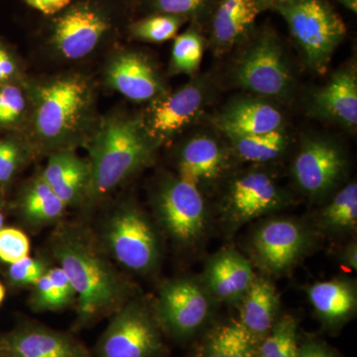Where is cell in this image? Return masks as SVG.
Returning <instances> with one entry per match:
<instances>
[{"label":"cell","instance_id":"39","mask_svg":"<svg viewBox=\"0 0 357 357\" xmlns=\"http://www.w3.org/2000/svg\"><path fill=\"white\" fill-rule=\"evenodd\" d=\"M30 6L40 13L51 15L63 10L72 0H25Z\"/></svg>","mask_w":357,"mask_h":357},{"label":"cell","instance_id":"10","mask_svg":"<svg viewBox=\"0 0 357 357\" xmlns=\"http://www.w3.org/2000/svg\"><path fill=\"white\" fill-rule=\"evenodd\" d=\"M0 357H95L73 333L22 319L0 332Z\"/></svg>","mask_w":357,"mask_h":357},{"label":"cell","instance_id":"3","mask_svg":"<svg viewBox=\"0 0 357 357\" xmlns=\"http://www.w3.org/2000/svg\"><path fill=\"white\" fill-rule=\"evenodd\" d=\"M100 243L114 261L136 274H149L158 266L161 245L156 229L144 211L121 204L103 222Z\"/></svg>","mask_w":357,"mask_h":357},{"label":"cell","instance_id":"24","mask_svg":"<svg viewBox=\"0 0 357 357\" xmlns=\"http://www.w3.org/2000/svg\"><path fill=\"white\" fill-rule=\"evenodd\" d=\"M66 206L42 176L35 178L21 195L18 208L25 225L33 229L59 222Z\"/></svg>","mask_w":357,"mask_h":357},{"label":"cell","instance_id":"44","mask_svg":"<svg viewBox=\"0 0 357 357\" xmlns=\"http://www.w3.org/2000/svg\"><path fill=\"white\" fill-rule=\"evenodd\" d=\"M4 297H6V288L2 285L1 282H0V305L3 302Z\"/></svg>","mask_w":357,"mask_h":357},{"label":"cell","instance_id":"42","mask_svg":"<svg viewBox=\"0 0 357 357\" xmlns=\"http://www.w3.org/2000/svg\"><path fill=\"white\" fill-rule=\"evenodd\" d=\"M293 1H297V0H260V3H261L263 10H264L266 8L273 9L275 6Z\"/></svg>","mask_w":357,"mask_h":357},{"label":"cell","instance_id":"25","mask_svg":"<svg viewBox=\"0 0 357 357\" xmlns=\"http://www.w3.org/2000/svg\"><path fill=\"white\" fill-rule=\"evenodd\" d=\"M307 295L317 314L330 324L344 321L356 310V288L349 281L319 282L309 289Z\"/></svg>","mask_w":357,"mask_h":357},{"label":"cell","instance_id":"34","mask_svg":"<svg viewBox=\"0 0 357 357\" xmlns=\"http://www.w3.org/2000/svg\"><path fill=\"white\" fill-rule=\"evenodd\" d=\"M26 107L24 93L15 84L0 86V128H10L22 119Z\"/></svg>","mask_w":357,"mask_h":357},{"label":"cell","instance_id":"6","mask_svg":"<svg viewBox=\"0 0 357 357\" xmlns=\"http://www.w3.org/2000/svg\"><path fill=\"white\" fill-rule=\"evenodd\" d=\"M234 79L241 88L257 95L285 98L292 88V76L278 36L264 28L250 42L236 62Z\"/></svg>","mask_w":357,"mask_h":357},{"label":"cell","instance_id":"18","mask_svg":"<svg viewBox=\"0 0 357 357\" xmlns=\"http://www.w3.org/2000/svg\"><path fill=\"white\" fill-rule=\"evenodd\" d=\"M110 86L133 102H146L162 91L159 77L146 59L128 52L117 56L107 70Z\"/></svg>","mask_w":357,"mask_h":357},{"label":"cell","instance_id":"11","mask_svg":"<svg viewBox=\"0 0 357 357\" xmlns=\"http://www.w3.org/2000/svg\"><path fill=\"white\" fill-rule=\"evenodd\" d=\"M309 243V234L300 222L272 218L255 230L251 248L260 266L270 273L282 274L300 261Z\"/></svg>","mask_w":357,"mask_h":357},{"label":"cell","instance_id":"20","mask_svg":"<svg viewBox=\"0 0 357 357\" xmlns=\"http://www.w3.org/2000/svg\"><path fill=\"white\" fill-rule=\"evenodd\" d=\"M263 10L260 0H220L211 16V40L218 50H229L245 38Z\"/></svg>","mask_w":357,"mask_h":357},{"label":"cell","instance_id":"27","mask_svg":"<svg viewBox=\"0 0 357 357\" xmlns=\"http://www.w3.org/2000/svg\"><path fill=\"white\" fill-rule=\"evenodd\" d=\"M229 139L237 155L251 163L273 161L285 151L288 142L282 129L256 135L230 136Z\"/></svg>","mask_w":357,"mask_h":357},{"label":"cell","instance_id":"23","mask_svg":"<svg viewBox=\"0 0 357 357\" xmlns=\"http://www.w3.org/2000/svg\"><path fill=\"white\" fill-rule=\"evenodd\" d=\"M225 167V153L218 141L208 136H197L181 152L178 178L199 188L217 180Z\"/></svg>","mask_w":357,"mask_h":357},{"label":"cell","instance_id":"1","mask_svg":"<svg viewBox=\"0 0 357 357\" xmlns=\"http://www.w3.org/2000/svg\"><path fill=\"white\" fill-rule=\"evenodd\" d=\"M50 251L77 294L75 331L112 317L132 299L133 284L114 266L100 239L79 223H60Z\"/></svg>","mask_w":357,"mask_h":357},{"label":"cell","instance_id":"9","mask_svg":"<svg viewBox=\"0 0 357 357\" xmlns=\"http://www.w3.org/2000/svg\"><path fill=\"white\" fill-rule=\"evenodd\" d=\"M210 312V297L198 282L173 279L160 288L155 314L162 330L187 337L201 328Z\"/></svg>","mask_w":357,"mask_h":357},{"label":"cell","instance_id":"5","mask_svg":"<svg viewBox=\"0 0 357 357\" xmlns=\"http://www.w3.org/2000/svg\"><path fill=\"white\" fill-rule=\"evenodd\" d=\"M161 326L146 303L132 298L117 310L96 344L95 357H161Z\"/></svg>","mask_w":357,"mask_h":357},{"label":"cell","instance_id":"7","mask_svg":"<svg viewBox=\"0 0 357 357\" xmlns=\"http://www.w3.org/2000/svg\"><path fill=\"white\" fill-rule=\"evenodd\" d=\"M89 102V86L81 77H65L46 84L37 96V133L46 142L65 140L81 123Z\"/></svg>","mask_w":357,"mask_h":357},{"label":"cell","instance_id":"12","mask_svg":"<svg viewBox=\"0 0 357 357\" xmlns=\"http://www.w3.org/2000/svg\"><path fill=\"white\" fill-rule=\"evenodd\" d=\"M283 192L271 176L250 171L232 181L225 201V215L232 227L282 208Z\"/></svg>","mask_w":357,"mask_h":357},{"label":"cell","instance_id":"13","mask_svg":"<svg viewBox=\"0 0 357 357\" xmlns=\"http://www.w3.org/2000/svg\"><path fill=\"white\" fill-rule=\"evenodd\" d=\"M206 103V88L199 82L185 84L171 95L155 100L145 130L153 142L169 139L196 121Z\"/></svg>","mask_w":357,"mask_h":357},{"label":"cell","instance_id":"19","mask_svg":"<svg viewBox=\"0 0 357 357\" xmlns=\"http://www.w3.org/2000/svg\"><path fill=\"white\" fill-rule=\"evenodd\" d=\"M314 109L345 128L357 124V77L354 68L338 70L312 96Z\"/></svg>","mask_w":357,"mask_h":357},{"label":"cell","instance_id":"16","mask_svg":"<svg viewBox=\"0 0 357 357\" xmlns=\"http://www.w3.org/2000/svg\"><path fill=\"white\" fill-rule=\"evenodd\" d=\"M255 278L248 260L236 250L225 249L213 256L206 264L204 289L217 299L236 302L243 297Z\"/></svg>","mask_w":357,"mask_h":357},{"label":"cell","instance_id":"17","mask_svg":"<svg viewBox=\"0 0 357 357\" xmlns=\"http://www.w3.org/2000/svg\"><path fill=\"white\" fill-rule=\"evenodd\" d=\"M283 115L259 98H241L229 103L218 117V128L230 136L256 135L282 129Z\"/></svg>","mask_w":357,"mask_h":357},{"label":"cell","instance_id":"8","mask_svg":"<svg viewBox=\"0 0 357 357\" xmlns=\"http://www.w3.org/2000/svg\"><path fill=\"white\" fill-rule=\"evenodd\" d=\"M156 215L167 234L180 244H192L206 227V204L199 188L181 178L168 181L156 198Z\"/></svg>","mask_w":357,"mask_h":357},{"label":"cell","instance_id":"28","mask_svg":"<svg viewBox=\"0 0 357 357\" xmlns=\"http://www.w3.org/2000/svg\"><path fill=\"white\" fill-rule=\"evenodd\" d=\"M321 223L333 231H347L356 229L357 185H347L335 195L321 213Z\"/></svg>","mask_w":357,"mask_h":357},{"label":"cell","instance_id":"45","mask_svg":"<svg viewBox=\"0 0 357 357\" xmlns=\"http://www.w3.org/2000/svg\"><path fill=\"white\" fill-rule=\"evenodd\" d=\"M3 222H4V215L3 213H2L1 211H0V229L3 227Z\"/></svg>","mask_w":357,"mask_h":357},{"label":"cell","instance_id":"36","mask_svg":"<svg viewBox=\"0 0 357 357\" xmlns=\"http://www.w3.org/2000/svg\"><path fill=\"white\" fill-rule=\"evenodd\" d=\"M50 269L44 258H31L29 256L9 266L8 278L16 287L33 286Z\"/></svg>","mask_w":357,"mask_h":357},{"label":"cell","instance_id":"22","mask_svg":"<svg viewBox=\"0 0 357 357\" xmlns=\"http://www.w3.org/2000/svg\"><path fill=\"white\" fill-rule=\"evenodd\" d=\"M241 301L238 323L256 342L263 340L278 319L280 298L276 288L266 279L255 276Z\"/></svg>","mask_w":357,"mask_h":357},{"label":"cell","instance_id":"40","mask_svg":"<svg viewBox=\"0 0 357 357\" xmlns=\"http://www.w3.org/2000/svg\"><path fill=\"white\" fill-rule=\"evenodd\" d=\"M297 357H335L330 349L319 344L303 345L298 349Z\"/></svg>","mask_w":357,"mask_h":357},{"label":"cell","instance_id":"37","mask_svg":"<svg viewBox=\"0 0 357 357\" xmlns=\"http://www.w3.org/2000/svg\"><path fill=\"white\" fill-rule=\"evenodd\" d=\"M22 161L20 148L13 140H0V185L10 182Z\"/></svg>","mask_w":357,"mask_h":357},{"label":"cell","instance_id":"14","mask_svg":"<svg viewBox=\"0 0 357 357\" xmlns=\"http://www.w3.org/2000/svg\"><path fill=\"white\" fill-rule=\"evenodd\" d=\"M109 20L96 7L79 3L56 21L53 39L59 51L70 60L86 57L109 29Z\"/></svg>","mask_w":357,"mask_h":357},{"label":"cell","instance_id":"2","mask_svg":"<svg viewBox=\"0 0 357 357\" xmlns=\"http://www.w3.org/2000/svg\"><path fill=\"white\" fill-rule=\"evenodd\" d=\"M154 143L138 119L105 122L89 149L91 178L86 198L105 196L146 166L153 157Z\"/></svg>","mask_w":357,"mask_h":357},{"label":"cell","instance_id":"43","mask_svg":"<svg viewBox=\"0 0 357 357\" xmlns=\"http://www.w3.org/2000/svg\"><path fill=\"white\" fill-rule=\"evenodd\" d=\"M338 2L352 13H357V0H338Z\"/></svg>","mask_w":357,"mask_h":357},{"label":"cell","instance_id":"35","mask_svg":"<svg viewBox=\"0 0 357 357\" xmlns=\"http://www.w3.org/2000/svg\"><path fill=\"white\" fill-rule=\"evenodd\" d=\"M30 241L25 232L15 227L0 229V261L13 264L29 256Z\"/></svg>","mask_w":357,"mask_h":357},{"label":"cell","instance_id":"41","mask_svg":"<svg viewBox=\"0 0 357 357\" xmlns=\"http://www.w3.org/2000/svg\"><path fill=\"white\" fill-rule=\"evenodd\" d=\"M342 262L352 270L357 269V244L356 241H351L345 246L342 252Z\"/></svg>","mask_w":357,"mask_h":357},{"label":"cell","instance_id":"31","mask_svg":"<svg viewBox=\"0 0 357 357\" xmlns=\"http://www.w3.org/2000/svg\"><path fill=\"white\" fill-rule=\"evenodd\" d=\"M187 18L183 16L160 13L136 21L130 26L134 38L141 41L162 43L175 38Z\"/></svg>","mask_w":357,"mask_h":357},{"label":"cell","instance_id":"33","mask_svg":"<svg viewBox=\"0 0 357 357\" xmlns=\"http://www.w3.org/2000/svg\"><path fill=\"white\" fill-rule=\"evenodd\" d=\"M73 303L59 290L48 273L32 286L29 306L36 312H56L69 307Z\"/></svg>","mask_w":357,"mask_h":357},{"label":"cell","instance_id":"15","mask_svg":"<svg viewBox=\"0 0 357 357\" xmlns=\"http://www.w3.org/2000/svg\"><path fill=\"white\" fill-rule=\"evenodd\" d=\"M344 168V155L333 143L307 140L294 161L293 176L302 191L317 197L333 189Z\"/></svg>","mask_w":357,"mask_h":357},{"label":"cell","instance_id":"4","mask_svg":"<svg viewBox=\"0 0 357 357\" xmlns=\"http://www.w3.org/2000/svg\"><path fill=\"white\" fill-rule=\"evenodd\" d=\"M307 65L324 73L347 35L342 18L326 0H297L275 6Z\"/></svg>","mask_w":357,"mask_h":357},{"label":"cell","instance_id":"29","mask_svg":"<svg viewBox=\"0 0 357 357\" xmlns=\"http://www.w3.org/2000/svg\"><path fill=\"white\" fill-rule=\"evenodd\" d=\"M297 321L292 316L277 319L258 349V357H297Z\"/></svg>","mask_w":357,"mask_h":357},{"label":"cell","instance_id":"38","mask_svg":"<svg viewBox=\"0 0 357 357\" xmlns=\"http://www.w3.org/2000/svg\"><path fill=\"white\" fill-rule=\"evenodd\" d=\"M17 72L15 61L10 52L0 45V86L10 83Z\"/></svg>","mask_w":357,"mask_h":357},{"label":"cell","instance_id":"21","mask_svg":"<svg viewBox=\"0 0 357 357\" xmlns=\"http://www.w3.org/2000/svg\"><path fill=\"white\" fill-rule=\"evenodd\" d=\"M42 177L66 206H69L86 198L91 170L89 162L65 150L52 155Z\"/></svg>","mask_w":357,"mask_h":357},{"label":"cell","instance_id":"32","mask_svg":"<svg viewBox=\"0 0 357 357\" xmlns=\"http://www.w3.org/2000/svg\"><path fill=\"white\" fill-rule=\"evenodd\" d=\"M220 0H149L159 13L183 16L187 20L204 21L211 18Z\"/></svg>","mask_w":357,"mask_h":357},{"label":"cell","instance_id":"30","mask_svg":"<svg viewBox=\"0 0 357 357\" xmlns=\"http://www.w3.org/2000/svg\"><path fill=\"white\" fill-rule=\"evenodd\" d=\"M204 38L197 28L178 35L174 40L171 70L175 74H195L204 56Z\"/></svg>","mask_w":357,"mask_h":357},{"label":"cell","instance_id":"26","mask_svg":"<svg viewBox=\"0 0 357 357\" xmlns=\"http://www.w3.org/2000/svg\"><path fill=\"white\" fill-rule=\"evenodd\" d=\"M257 342L238 321L218 326L206 338L202 357H258Z\"/></svg>","mask_w":357,"mask_h":357}]
</instances>
